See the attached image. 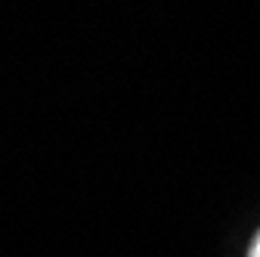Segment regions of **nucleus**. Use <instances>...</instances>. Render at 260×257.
<instances>
[{
	"instance_id": "obj_1",
	"label": "nucleus",
	"mask_w": 260,
	"mask_h": 257,
	"mask_svg": "<svg viewBox=\"0 0 260 257\" xmlns=\"http://www.w3.org/2000/svg\"><path fill=\"white\" fill-rule=\"evenodd\" d=\"M248 257H260V230H257V236H254V242H251V251H248Z\"/></svg>"
}]
</instances>
